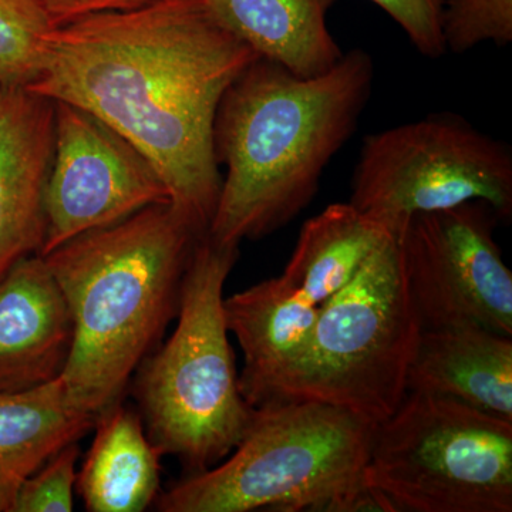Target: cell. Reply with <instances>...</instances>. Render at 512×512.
<instances>
[{
  "label": "cell",
  "instance_id": "obj_14",
  "mask_svg": "<svg viewBox=\"0 0 512 512\" xmlns=\"http://www.w3.org/2000/svg\"><path fill=\"white\" fill-rule=\"evenodd\" d=\"M202 2L261 59L303 79L330 72L345 55L328 26V13L336 0Z\"/></svg>",
  "mask_w": 512,
  "mask_h": 512
},
{
  "label": "cell",
  "instance_id": "obj_8",
  "mask_svg": "<svg viewBox=\"0 0 512 512\" xmlns=\"http://www.w3.org/2000/svg\"><path fill=\"white\" fill-rule=\"evenodd\" d=\"M484 201L512 217V150L463 117L433 114L367 136L349 204L392 234L413 215Z\"/></svg>",
  "mask_w": 512,
  "mask_h": 512
},
{
  "label": "cell",
  "instance_id": "obj_5",
  "mask_svg": "<svg viewBox=\"0 0 512 512\" xmlns=\"http://www.w3.org/2000/svg\"><path fill=\"white\" fill-rule=\"evenodd\" d=\"M376 426L315 402L256 407L225 460L158 494L161 512H340L365 487Z\"/></svg>",
  "mask_w": 512,
  "mask_h": 512
},
{
  "label": "cell",
  "instance_id": "obj_10",
  "mask_svg": "<svg viewBox=\"0 0 512 512\" xmlns=\"http://www.w3.org/2000/svg\"><path fill=\"white\" fill-rule=\"evenodd\" d=\"M53 103L55 150L40 255L84 232L170 202L160 175L126 138L89 111L62 101Z\"/></svg>",
  "mask_w": 512,
  "mask_h": 512
},
{
  "label": "cell",
  "instance_id": "obj_12",
  "mask_svg": "<svg viewBox=\"0 0 512 512\" xmlns=\"http://www.w3.org/2000/svg\"><path fill=\"white\" fill-rule=\"evenodd\" d=\"M72 345V313L45 258L20 259L0 279V392L59 379Z\"/></svg>",
  "mask_w": 512,
  "mask_h": 512
},
{
  "label": "cell",
  "instance_id": "obj_21",
  "mask_svg": "<svg viewBox=\"0 0 512 512\" xmlns=\"http://www.w3.org/2000/svg\"><path fill=\"white\" fill-rule=\"evenodd\" d=\"M403 29L417 52L429 59L446 53L443 10L446 0H370Z\"/></svg>",
  "mask_w": 512,
  "mask_h": 512
},
{
  "label": "cell",
  "instance_id": "obj_17",
  "mask_svg": "<svg viewBox=\"0 0 512 512\" xmlns=\"http://www.w3.org/2000/svg\"><path fill=\"white\" fill-rule=\"evenodd\" d=\"M392 235L349 202L329 205L303 224L282 275L323 308Z\"/></svg>",
  "mask_w": 512,
  "mask_h": 512
},
{
  "label": "cell",
  "instance_id": "obj_2",
  "mask_svg": "<svg viewBox=\"0 0 512 512\" xmlns=\"http://www.w3.org/2000/svg\"><path fill=\"white\" fill-rule=\"evenodd\" d=\"M373 80L375 63L359 47L311 79L261 57L249 64L215 116V160L225 175L207 237L239 247L298 217L355 133Z\"/></svg>",
  "mask_w": 512,
  "mask_h": 512
},
{
  "label": "cell",
  "instance_id": "obj_19",
  "mask_svg": "<svg viewBox=\"0 0 512 512\" xmlns=\"http://www.w3.org/2000/svg\"><path fill=\"white\" fill-rule=\"evenodd\" d=\"M446 52L463 55L485 42H512V0H446L443 10Z\"/></svg>",
  "mask_w": 512,
  "mask_h": 512
},
{
  "label": "cell",
  "instance_id": "obj_11",
  "mask_svg": "<svg viewBox=\"0 0 512 512\" xmlns=\"http://www.w3.org/2000/svg\"><path fill=\"white\" fill-rule=\"evenodd\" d=\"M55 150V103L23 86L0 87V279L40 255Z\"/></svg>",
  "mask_w": 512,
  "mask_h": 512
},
{
  "label": "cell",
  "instance_id": "obj_18",
  "mask_svg": "<svg viewBox=\"0 0 512 512\" xmlns=\"http://www.w3.org/2000/svg\"><path fill=\"white\" fill-rule=\"evenodd\" d=\"M53 28L36 0H0V87H26L35 79Z\"/></svg>",
  "mask_w": 512,
  "mask_h": 512
},
{
  "label": "cell",
  "instance_id": "obj_20",
  "mask_svg": "<svg viewBox=\"0 0 512 512\" xmlns=\"http://www.w3.org/2000/svg\"><path fill=\"white\" fill-rule=\"evenodd\" d=\"M79 441L63 447L22 484L13 512H72Z\"/></svg>",
  "mask_w": 512,
  "mask_h": 512
},
{
  "label": "cell",
  "instance_id": "obj_9",
  "mask_svg": "<svg viewBox=\"0 0 512 512\" xmlns=\"http://www.w3.org/2000/svg\"><path fill=\"white\" fill-rule=\"evenodd\" d=\"M484 201L413 215L396 235L421 330L474 325L512 336V274Z\"/></svg>",
  "mask_w": 512,
  "mask_h": 512
},
{
  "label": "cell",
  "instance_id": "obj_7",
  "mask_svg": "<svg viewBox=\"0 0 512 512\" xmlns=\"http://www.w3.org/2000/svg\"><path fill=\"white\" fill-rule=\"evenodd\" d=\"M365 484L397 512H511L512 421L407 392L376 426Z\"/></svg>",
  "mask_w": 512,
  "mask_h": 512
},
{
  "label": "cell",
  "instance_id": "obj_3",
  "mask_svg": "<svg viewBox=\"0 0 512 512\" xmlns=\"http://www.w3.org/2000/svg\"><path fill=\"white\" fill-rule=\"evenodd\" d=\"M205 235L167 202L42 255L72 313L73 345L60 380L77 409L97 419L121 402L177 318L185 272Z\"/></svg>",
  "mask_w": 512,
  "mask_h": 512
},
{
  "label": "cell",
  "instance_id": "obj_15",
  "mask_svg": "<svg viewBox=\"0 0 512 512\" xmlns=\"http://www.w3.org/2000/svg\"><path fill=\"white\" fill-rule=\"evenodd\" d=\"M96 436L77 473V493L90 512H143L160 494V448L143 419L121 402L94 423Z\"/></svg>",
  "mask_w": 512,
  "mask_h": 512
},
{
  "label": "cell",
  "instance_id": "obj_6",
  "mask_svg": "<svg viewBox=\"0 0 512 512\" xmlns=\"http://www.w3.org/2000/svg\"><path fill=\"white\" fill-rule=\"evenodd\" d=\"M420 333L392 235L323 306L301 353L264 404H328L379 426L407 394Z\"/></svg>",
  "mask_w": 512,
  "mask_h": 512
},
{
  "label": "cell",
  "instance_id": "obj_16",
  "mask_svg": "<svg viewBox=\"0 0 512 512\" xmlns=\"http://www.w3.org/2000/svg\"><path fill=\"white\" fill-rule=\"evenodd\" d=\"M94 423L70 402L60 377L25 392H0V512H13L22 484Z\"/></svg>",
  "mask_w": 512,
  "mask_h": 512
},
{
  "label": "cell",
  "instance_id": "obj_1",
  "mask_svg": "<svg viewBox=\"0 0 512 512\" xmlns=\"http://www.w3.org/2000/svg\"><path fill=\"white\" fill-rule=\"evenodd\" d=\"M258 57L202 0H157L55 26L26 89L126 138L160 175L171 207L207 234L222 183L215 116Z\"/></svg>",
  "mask_w": 512,
  "mask_h": 512
},
{
  "label": "cell",
  "instance_id": "obj_13",
  "mask_svg": "<svg viewBox=\"0 0 512 512\" xmlns=\"http://www.w3.org/2000/svg\"><path fill=\"white\" fill-rule=\"evenodd\" d=\"M407 392L512 421V336L474 325L421 330Z\"/></svg>",
  "mask_w": 512,
  "mask_h": 512
},
{
  "label": "cell",
  "instance_id": "obj_4",
  "mask_svg": "<svg viewBox=\"0 0 512 512\" xmlns=\"http://www.w3.org/2000/svg\"><path fill=\"white\" fill-rule=\"evenodd\" d=\"M205 235L192 252L177 328L136 370L134 394L148 439L188 474L220 464L247 433L255 409L239 390L224 286L239 255Z\"/></svg>",
  "mask_w": 512,
  "mask_h": 512
},
{
  "label": "cell",
  "instance_id": "obj_22",
  "mask_svg": "<svg viewBox=\"0 0 512 512\" xmlns=\"http://www.w3.org/2000/svg\"><path fill=\"white\" fill-rule=\"evenodd\" d=\"M52 20L53 25L60 26L83 16L104 12H123L143 8L157 0H36Z\"/></svg>",
  "mask_w": 512,
  "mask_h": 512
}]
</instances>
